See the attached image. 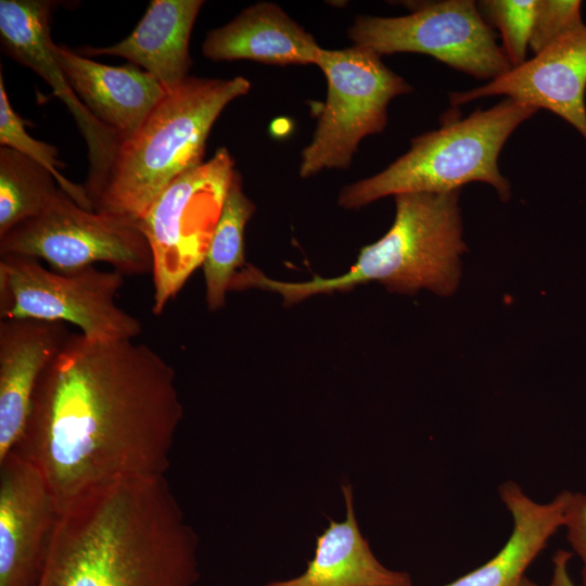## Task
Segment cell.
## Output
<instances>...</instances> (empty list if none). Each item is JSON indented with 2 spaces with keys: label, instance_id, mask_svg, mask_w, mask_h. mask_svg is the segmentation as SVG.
I'll return each instance as SVG.
<instances>
[{
  "label": "cell",
  "instance_id": "cell-1",
  "mask_svg": "<svg viewBox=\"0 0 586 586\" xmlns=\"http://www.w3.org/2000/svg\"><path fill=\"white\" fill-rule=\"evenodd\" d=\"M182 416L174 368L153 348L71 332L15 449L40 469L62 513L97 488L165 476Z\"/></svg>",
  "mask_w": 586,
  "mask_h": 586
},
{
  "label": "cell",
  "instance_id": "cell-2",
  "mask_svg": "<svg viewBox=\"0 0 586 586\" xmlns=\"http://www.w3.org/2000/svg\"><path fill=\"white\" fill-rule=\"evenodd\" d=\"M198 543L165 476L114 483L62 511L38 586H195Z\"/></svg>",
  "mask_w": 586,
  "mask_h": 586
},
{
  "label": "cell",
  "instance_id": "cell-3",
  "mask_svg": "<svg viewBox=\"0 0 586 586\" xmlns=\"http://www.w3.org/2000/svg\"><path fill=\"white\" fill-rule=\"evenodd\" d=\"M459 198L460 190L395 195L392 227L381 239L364 246L344 275L291 283L270 279L249 265L233 276L230 290L258 288L276 292L288 305L373 280L390 292L413 294L425 288L450 295L460 278V255L467 251Z\"/></svg>",
  "mask_w": 586,
  "mask_h": 586
},
{
  "label": "cell",
  "instance_id": "cell-4",
  "mask_svg": "<svg viewBox=\"0 0 586 586\" xmlns=\"http://www.w3.org/2000/svg\"><path fill=\"white\" fill-rule=\"evenodd\" d=\"M250 89V80L242 76H189L168 90L141 126L122 141L93 209L139 222L176 178L204 162L214 123Z\"/></svg>",
  "mask_w": 586,
  "mask_h": 586
},
{
  "label": "cell",
  "instance_id": "cell-5",
  "mask_svg": "<svg viewBox=\"0 0 586 586\" xmlns=\"http://www.w3.org/2000/svg\"><path fill=\"white\" fill-rule=\"evenodd\" d=\"M538 110L506 98L467 117L447 116L438 129L411 139L410 149L379 174L342 189L339 205L359 208L404 193L460 190L472 181L489 183L508 201L509 181L500 174L498 155L511 133Z\"/></svg>",
  "mask_w": 586,
  "mask_h": 586
},
{
  "label": "cell",
  "instance_id": "cell-6",
  "mask_svg": "<svg viewBox=\"0 0 586 586\" xmlns=\"http://www.w3.org/2000/svg\"><path fill=\"white\" fill-rule=\"evenodd\" d=\"M316 66L327 79V98L313 139L301 154L302 178L347 169L361 140L386 127L391 100L412 91L381 55L364 47L321 48Z\"/></svg>",
  "mask_w": 586,
  "mask_h": 586
},
{
  "label": "cell",
  "instance_id": "cell-7",
  "mask_svg": "<svg viewBox=\"0 0 586 586\" xmlns=\"http://www.w3.org/2000/svg\"><path fill=\"white\" fill-rule=\"evenodd\" d=\"M234 168L226 148L176 178L138 222L153 258L152 311L161 315L202 266Z\"/></svg>",
  "mask_w": 586,
  "mask_h": 586
},
{
  "label": "cell",
  "instance_id": "cell-8",
  "mask_svg": "<svg viewBox=\"0 0 586 586\" xmlns=\"http://www.w3.org/2000/svg\"><path fill=\"white\" fill-rule=\"evenodd\" d=\"M123 284L124 276L114 269L61 272L35 257L0 255V320L61 321L91 340H135L141 322L116 304Z\"/></svg>",
  "mask_w": 586,
  "mask_h": 586
},
{
  "label": "cell",
  "instance_id": "cell-9",
  "mask_svg": "<svg viewBox=\"0 0 586 586\" xmlns=\"http://www.w3.org/2000/svg\"><path fill=\"white\" fill-rule=\"evenodd\" d=\"M25 255L71 272L106 263L123 276L151 275L153 258L138 222L78 205L61 188L39 215L0 237V255Z\"/></svg>",
  "mask_w": 586,
  "mask_h": 586
},
{
  "label": "cell",
  "instance_id": "cell-10",
  "mask_svg": "<svg viewBox=\"0 0 586 586\" xmlns=\"http://www.w3.org/2000/svg\"><path fill=\"white\" fill-rule=\"evenodd\" d=\"M397 17L357 16L348 28L354 46L379 55L398 52L428 54L477 79H495L509 69L496 35L474 1L413 2Z\"/></svg>",
  "mask_w": 586,
  "mask_h": 586
},
{
  "label": "cell",
  "instance_id": "cell-11",
  "mask_svg": "<svg viewBox=\"0 0 586 586\" xmlns=\"http://www.w3.org/2000/svg\"><path fill=\"white\" fill-rule=\"evenodd\" d=\"M54 7L50 0H1V46L7 55L42 77L73 115L88 148L89 173L82 186L92 204L105 184L122 139L86 107L65 77L50 34Z\"/></svg>",
  "mask_w": 586,
  "mask_h": 586
},
{
  "label": "cell",
  "instance_id": "cell-12",
  "mask_svg": "<svg viewBox=\"0 0 586 586\" xmlns=\"http://www.w3.org/2000/svg\"><path fill=\"white\" fill-rule=\"evenodd\" d=\"M60 515L40 469L12 450L0 461V586H38Z\"/></svg>",
  "mask_w": 586,
  "mask_h": 586
},
{
  "label": "cell",
  "instance_id": "cell-13",
  "mask_svg": "<svg viewBox=\"0 0 586 586\" xmlns=\"http://www.w3.org/2000/svg\"><path fill=\"white\" fill-rule=\"evenodd\" d=\"M586 25L565 33L545 49L480 87L449 93L454 106L506 95L545 109L574 127L586 142Z\"/></svg>",
  "mask_w": 586,
  "mask_h": 586
},
{
  "label": "cell",
  "instance_id": "cell-14",
  "mask_svg": "<svg viewBox=\"0 0 586 586\" xmlns=\"http://www.w3.org/2000/svg\"><path fill=\"white\" fill-rule=\"evenodd\" d=\"M69 334L61 321L0 320V461L21 442L39 380Z\"/></svg>",
  "mask_w": 586,
  "mask_h": 586
},
{
  "label": "cell",
  "instance_id": "cell-15",
  "mask_svg": "<svg viewBox=\"0 0 586 586\" xmlns=\"http://www.w3.org/2000/svg\"><path fill=\"white\" fill-rule=\"evenodd\" d=\"M54 55L86 107L122 141L145 120L167 90L135 64L111 66L53 44Z\"/></svg>",
  "mask_w": 586,
  "mask_h": 586
},
{
  "label": "cell",
  "instance_id": "cell-16",
  "mask_svg": "<svg viewBox=\"0 0 586 586\" xmlns=\"http://www.w3.org/2000/svg\"><path fill=\"white\" fill-rule=\"evenodd\" d=\"M321 47L279 5L258 2L207 33L202 53L212 61L252 60L270 65H316Z\"/></svg>",
  "mask_w": 586,
  "mask_h": 586
},
{
  "label": "cell",
  "instance_id": "cell-17",
  "mask_svg": "<svg viewBox=\"0 0 586 586\" xmlns=\"http://www.w3.org/2000/svg\"><path fill=\"white\" fill-rule=\"evenodd\" d=\"M202 0H153L136 28L111 47H84V56L113 55L154 76L168 91L188 77L192 61L189 41Z\"/></svg>",
  "mask_w": 586,
  "mask_h": 586
},
{
  "label": "cell",
  "instance_id": "cell-18",
  "mask_svg": "<svg viewBox=\"0 0 586 586\" xmlns=\"http://www.w3.org/2000/svg\"><path fill=\"white\" fill-rule=\"evenodd\" d=\"M499 496L513 523L507 543L491 560L443 586H521L528 566L564 525L571 492L542 504L508 481L499 486Z\"/></svg>",
  "mask_w": 586,
  "mask_h": 586
},
{
  "label": "cell",
  "instance_id": "cell-19",
  "mask_svg": "<svg viewBox=\"0 0 586 586\" xmlns=\"http://www.w3.org/2000/svg\"><path fill=\"white\" fill-rule=\"evenodd\" d=\"M345 520H331L316 538L314 557L297 577L265 586H412L407 572L384 566L362 536L354 509L351 484L342 485Z\"/></svg>",
  "mask_w": 586,
  "mask_h": 586
},
{
  "label": "cell",
  "instance_id": "cell-20",
  "mask_svg": "<svg viewBox=\"0 0 586 586\" xmlns=\"http://www.w3.org/2000/svg\"><path fill=\"white\" fill-rule=\"evenodd\" d=\"M254 212L255 205L245 195L241 175L235 169L202 264L205 298L211 310L224 307L231 280L244 264V228Z\"/></svg>",
  "mask_w": 586,
  "mask_h": 586
},
{
  "label": "cell",
  "instance_id": "cell-21",
  "mask_svg": "<svg viewBox=\"0 0 586 586\" xmlns=\"http://www.w3.org/2000/svg\"><path fill=\"white\" fill-rule=\"evenodd\" d=\"M53 175L26 155L0 149V237L20 222L41 214L60 187Z\"/></svg>",
  "mask_w": 586,
  "mask_h": 586
},
{
  "label": "cell",
  "instance_id": "cell-22",
  "mask_svg": "<svg viewBox=\"0 0 586 586\" xmlns=\"http://www.w3.org/2000/svg\"><path fill=\"white\" fill-rule=\"evenodd\" d=\"M0 144L13 149L49 170L58 186L81 207L94 211L84 186L66 179L61 169L65 167L55 146L36 140L25 129L22 117L10 104L2 73L0 74Z\"/></svg>",
  "mask_w": 586,
  "mask_h": 586
},
{
  "label": "cell",
  "instance_id": "cell-23",
  "mask_svg": "<svg viewBox=\"0 0 586 586\" xmlns=\"http://www.w3.org/2000/svg\"><path fill=\"white\" fill-rule=\"evenodd\" d=\"M537 0H485L477 4L501 34L502 50L511 67L523 64L530 48V38Z\"/></svg>",
  "mask_w": 586,
  "mask_h": 586
},
{
  "label": "cell",
  "instance_id": "cell-24",
  "mask_svg": "<svg viewBox=\"0 0 586 586\" xmlns=\"http://www.w3.org/2000/svg\"><path fill=\"white\" fill-rule=\"evenodd\" d=\"M582 24L581 1L537 0L530 48L536 54Z\"/></svg>",
  "mask_w": 586,
  "mask_h": 586
},
{
  "label": "cell",
  "instance_id": "cell-25",
  "mask_svg": "<svg viewBox=\"0 0 586 586\" xmlns=\"http://www.w3.org/2000/svg\"><path fill=\"white\" fill-rule=\"evenodd\" d=\"M563 526L568 542L582 561V585L586 586V494L571 492Z\"/></svg>",
  "mask_w": 586,
  "mask_h": 586
},
{
  "label": "cell",
  "instance_id": "cell-26",
  "mask_svg": "<svg viewBox=\"0 0 586 586\" xmlns=\"http://www.w3.org/2000/svg\"><path fill=\"white\" fill-rule=\"evenodd\" d=\"M571 558V553L566 551H558L553 557V573L550 586H576L569 573L568 562Z\"/></svg>",
  "mask_w": 586,
  "mask_h": 586
},
{
  "label": "cell",
  "instance_id": "cell-27",
  "mask_svg": "<svg viewBox=\"0 0 586 586\" xmlns=\"http://www.w3.org/2000/svg\"><path fill=\"white\" fill-rule=\"evenodd\" d=\"M521 586H539L538 584H536L535 582H533L531 578H528L527 576H525L522 581V584Z\"/></svg>",
  "mask_w": 586,
  "mask_h": 586
}]
</instances>
